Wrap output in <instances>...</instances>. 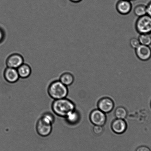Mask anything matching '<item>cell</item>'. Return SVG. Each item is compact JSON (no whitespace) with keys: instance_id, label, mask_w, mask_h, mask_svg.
<instances>
[{"instance_id":"6da1fadb","label":"cell","mask_w":151,"mask_h":151,"mask_svg":"<svg viewBox=\"0 0 151 151\" xmlns=\"http://www.w3.org/2000/svg\"><path fill=\"white\" fill-rule=\"evenodd\" d=\"M51 108L55 115L64 118L69 113L76 109V105L71 100L66 98L55 100Z\"/></svg>"},{"instance_id":"7a4b0ae2","label":"cell","mask_w":151,"mask_h":151,"mask_svg":"<svg viewBox=\"0 0 151 151\" xmlns=\"http://www.w3.org/2000/svg\"><path fill=\"white\" fill-rule=\"evenodd\" d=\"M47 93L50 97L55 100L66 98L68 95V89L67 86L59 80H55L48 86Z\"/></svg>"},{"instance_id":"3957f363","label":"cell","mask_w":151,"mask_h":151,"mask_svg":"<svg viewBox=\"0 0 151 151\" xmlns=\"http://www.w3.org/2000/svg\"><path fill=\"white\" fill-rule=\"evenodd\" d=\"M136 30L139 34L150 33L151 32V17L146 15L139 17L136 22Z\"/></svg>"},{"instance_id":"277c9868","label":"cell","mask_w":151,"mask_h":151,"mask_svg":"<svg viewBox=\"0 0 151 151\" xmlns=\"http://www.w3.org/2000/svg\"><path fill=\"white\" fill-rule=\"evenodd\" d=\"M90 120L94 125L104 126L106 124V114L99 109L93 110L90 114Z\"/></svg>"},{"instance_id":"5b68a950","label":"cell","mask_w":151,"mask_h":151,"mask_svg":"<svg viewBox=\"0 0 151 151\" xmlns=\"http://www.w3.org/2000/svg\"><path fill=\"white\" fill-rule=\"evenodd\" d=\"M36 129L37 133L42 137H47L52 133V126L42 121L40 118L36 123Z\"/></svg>"},{"instance_id":"8992f818","label":"cell","mask_w":151,"mask_h":151,"mask_svg":"<svg viewBox=\"0 0 151 151\" xmlns=\"http://www.w3.org/2000/svg\"><path fill=\"white\" fill-rule=\"evenodd\" d=\"M24 62L23 57L19 54L15 53L11 54L8 56L6 63L7 67L17 69L24 63Z\"/></svg>"},{"instance_id":"52a82bcc","label":"cell","mask_w":151,"mask_h":151,"mask_svg":"<svg viewBox=\"0 0 151 151\" xmlns=\"http://www.w3.org/2000/svg\"><path fill=\"white\" fill-rule=\"evenodd\" d=\"M136 56L140 60H149L151 58V48L148 45H140L135 49Z\"/></svg>"},{"instance_id":"ba28073f","label":"cell","mask_w":151,"mask_h":151,"mask_svg":"<svg viewBox=\"0 0 151 151\" xmlns=\"http://www.w3.org/2000/svg\"><path fill=\"white\" fill-rule=\"evenodd\" d=\"M114 101L111 98L104 97L99 100L98 102V109L105 114L111 112L114 108Z\"/></svg>"},{"instance_id":"9c48e42d","label":"cell","mask_w":151,"mask_h":151,"mask_svg":"<svg viewBox=\"0 0 151 151\" xmlns=\"http://www.w3.org/2000/svg\"><path fill=\"white\" fill-rule=\"evenodd\" d=\"M117 11L122 15H126L131 12L132 5L131 1L127 0H119L116 6Z\"/></svg>"},{"instance_id":"30bf717a","label":"cell","mask_w":151,"mask_h":151,"mask_svg":"<svg viewBox=\"0 0 151 151\" xmlns=\"http://www.w3.org/2000/svg\"><path fill=\"white\" fill-rule=\"evenodd\" d=\"M4 76L5 80L11 83H17L20 78L17 69L8 67L4 71Z\"/></svg>"},{"instance_id":"8fae6325","label":"cell","mask_w":151,"mask_h":151,"mask_svg":"<svg viewBox=\"0 0 151 151\" xmlns=\"http://www.w3.org/2000/svg\"><path fill=\"white\" fill-rule=\"evenodd\" d=\"M112 131L117 134H122L127 130V124L124 119H116L111 124Z\"/></svg>"},{"instance_id":"7c38bea8","label":"cell","mask_w":151,"mask_h":151,"mask_svg":"<svg viewBox=\"0 0 151 151\" xmlns=\"http://www.w3.org/2000/svg\"><path fill=\"white\" fill-rule=\"evenodd\" d=\"M17 69L20 78L26 79L30 77L31 75V67L27 64L24 63Z\"/></svg>"},{"instance_id":"4fadbf2b","label":"cell","mask_w":151,"mask_h":151,"mask_svg":"<svg viewBox=\"0 0 151 151\" xmlns=\"http://www.w3.org/2000/svg\"><path fill=\"white\" fill-rule=\"evenodd\" d=\"M64 118L67 124L70 125H74L77 124L80 121V115L75 109L69 113Z\"/></svg>"},{"instance_id":"5bb4252c","label":"cell","mask_w":151,"mask_h":151,"mask_svg":"<svg viewBox=\"0 0 151 151\" xmlns=\"http://www.w3.org/2000/svg\"><path fill=\"white\" fill-rule=\"evenodd\" d=\"M59 80L63 84L68 86H71L74 83V77L71 73H64L60 76Z\"/></svg>"},{"instance_id":"9a60e30c","label":"cell","mask_w":151,"mask_h":151,"mask_svg":"<svg viewBox=\"0 0 151 151\" xmlns=\"http://www.w3.org/2000/svg\"><path fill=\"white\" fill-rule=\"evenodd\" d=\"M40 119L47 124L52 125L55 122V117L52 113L47 112L42 114Z\"/></svg>"},{"instance_id":"2e32d148","label":"cell","mask_w":151,"mask_h":151,"mask_svg":"<svg viewBox=\"0 0 151 151\" xmlns=\"http://www.w3.org/2000/svg\"><path fill=\"white\" fill-rule=\"evenodd\" d=\"M134 14L138 17H142L147 14L146 5L140 4L136 5L134 7Z\"/></svg>"},{"instance_id":"e0dca14e","label":"cell","mask_w":151,"mask_h":151,"mask_svg":"<svg viewBox=\"0 0 151 151\" xmlns=\"http://www.w3.org/2000/svg\"><path fill=\"white\" fill-rule=\"evenodd\" d=\"M138 39L140 45L148 46L151 45V36L150 33L140 34Z\"/></svg>"},{"instance_id":"ac0fdd59","label":"cell","mask_w":151,"mask_h":151,"mask_svg":"<svg viewBox=\"0 0 151 151\" xmlns=\"http://www.w3.org/2000/svg\"><path fill=\"white\" fill-rule=\"evenodd\" d=\"M127 115V110L123 106H119L115 110V115L116 118L120 119H124Z\"/></svg>"},{"instance_id":"d6986e66","label":"cell","mask_w":151,"mask_h":151,"mask_svg":"<svg viewBox=\"0 0 151 151\" xmlns=\"http://www.w3.org/2000/svg\"><path fill=\"white\" fill-rule=\"evenodd\" d=\"M93 131L95 134L99 135L103 133L104 131L103 126L94 125L93 127Z\"/></svg>"},{"instance_id":"ffe728a7","label":"cell","mask_w":151,"mask_h":151,"mask_svg":"<svg viewBox=\"0 0 151 151\" xmlns=\"http://www.w3.org/2000/svg\"><path fill=\"white\" fill-rule=\"evenodd\" d=\"M130 45L132 48L136 49L140 45L138 39L133 37L130 40Z\"/></svg>"},{"instance_id":"44dd1931","label":"cell","mask_w":151,"mask_h":151,"mask_svg":"<svg viewBox=\"0 0 151 151\" xmlns=\"http://www.w3.org/2000/svg\"><path fill=\"white\" fill-rule=\"evenodd\" d=\"M135 151H151V149L147 146H142L137 147Z\"/></svg>"},{"instance_id":"7402d4cb","label":"cell","mask_w":151,"mask_h":151,"mask_svg":"<svg viewBox=\"0 0 151 151\" xmlns=\"http://www.w3.org/2000/svg\"><path fill=\"white\" fill-rule=\"evenodd\" d=\"M6 34L3 29L0 28V43L3 42L5 39Z\"/></svg>"},{"instance_id":"603a6c76","label":"cell","mask_w":151,"mask_h":151,"mask_svg":"<svg viewBox=\"0 0 151 151\" xmlns=\"http://www.w3.org/2000/svg\"><path fill=\"white\" fill-rule=\"evenodd\" d=\"M147 14L151 17V1L146 5Z\"/></svg>"},{"instance_id":"cb8c5ba5","label":"cell","mask_w":151,"mask_h":151,"mask_svg":"<svg viewBox=\"0 0 151 151\" xmlns=\"http://www.w3.org/2000/svg\"><path fill=\"white\" fill-rule=\"evenodd\" d=\"M70 1L74 3H78L81 2L83 0H70Z\"/></svg>"},{"instance_id":"d4e9b609","label":"cell","mask_w":151,"mask_h":151,"mask_svg":"<svg viewBox=\"0 0 151 151\" xmlns=\"http://www.w3.org/2000/svg\"><path fill=\"white\" fill-rule=\"evenodd\" d=\"M127 1H133V0H127Z\"/></svg>"},{"instance_id":"484cf974","label":"cell","mask_w":151,"mask_h":151,"mask_svg":"<svg viewBox=\"0 0 151 151\" xmlns=\"http://www.w3.org/2000/svg\"><path fill=\"white\" fill-rule=\"evenodd\" d=\"M150 36H151V33H150Z\"/></svg>"},{"instance_id":"4316f807","label":"cell","mask_w":151,"mask_h":151,"mask_svg":"<svg viewBox=\"0 0 151 151\" xmlns=\"http://www.w3.org/2000/svg\"></svg>"}]
</instances>
